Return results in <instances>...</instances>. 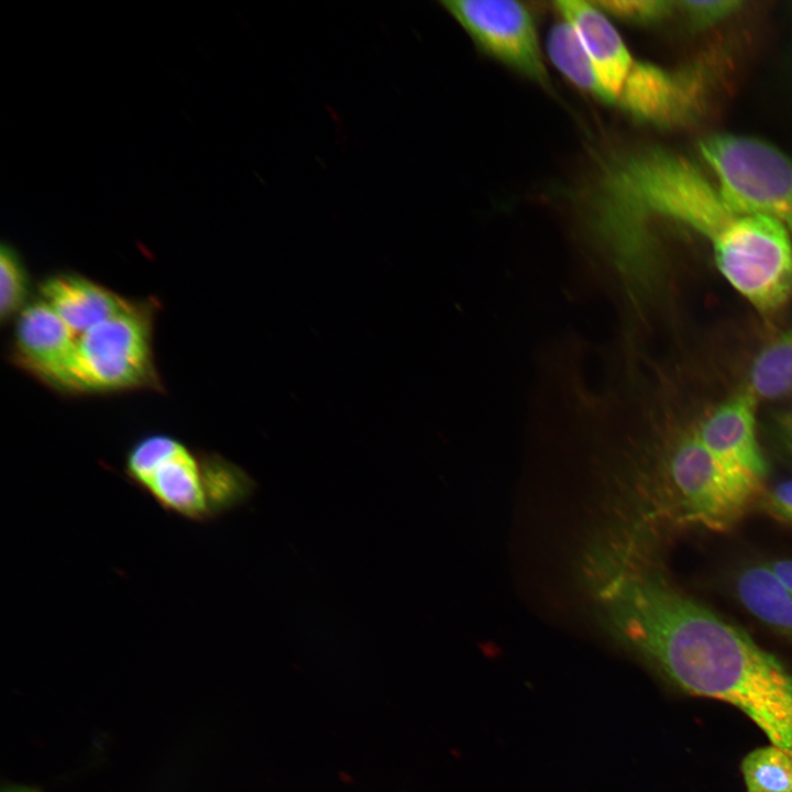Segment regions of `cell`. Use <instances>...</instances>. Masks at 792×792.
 <instances>
[{
  "mask_svg": "<svg viewBox=\"0 0 792 792\" xmlns=\"http://www.w3.org/2000/svg\"><path fill=\"white\" fill-rule=\"evenodd\" d=\"M608 627L684 691L735 705L792 757V674L623 543L586 561Z\"/></svg>",
  "mask_w": 792,
  "mask_h": 792,
  "instance_id": "6da1fadb",
  "label": "cell"
},
{
  "mask_svg": "<svg viewBox=\"0 0 792 792\" xmlns=\"http://www.w3.org/2000/svg\"><path fill=\"white\" fill-rule=\"evenodd\" d=\"M123 474L164 512L207 524L245 505L256 481L216 452L194 450L167 433L141 437L125 453Z\"/></svg>",
  "mask_w": 792,
  "mask_h": 792,
  "instance_id": "7a4b0ae2",
  "label": "cell"
},
{
  "mask_svg": "<svg viewBox=\"0 0 792 792\" xmlns=\"http://www.w3.org/2000/svg\"><path fill=\"white\" fill-rule=\"evenodd\" d=\"M657 487L680 519L712 531L733 528L765 491L723 465L694 430L673 443Z\"/></svg>",
  "mask_w": 792,
  "mask_h": 792,
  "instance_id": "3957f363",
  "label": "cell"
},
{
  "mask_svg": "<svg viewBox=\"0 0 792 792\" xmlns=\"http://www.w3.org/2000/svg\"><path fill=\"white\" fill-rule=\"evenodd\" d=\"M717 268L758 311L772 314L792 298V240L778 220L739 213L712 242Z\"/></svg>",
  "mask_w": 792,
  "mask_h": 792,
  "instance_id": "277c9868",
  "label": "cell"
},
{
  "mask_svg": "<svg viewBox=\"0 0 792 792\" xmlns=\"http://www.w3.org/2000/svg\"><path fill=\"white\" fill-rule=\"evenodd\" d=\"M152 307L133 301L76 340L67 392H117L157 386Z\"/></svg>",
  "mask_w": 792,
  "mask_h": 792,
  "instance_id": "5b68a950",
  "label": "cell"
},
{
  "mask_svg": "<svg viewBox=\"0 0 792 792\" xmlns=\"http://www.w3.org/2000/svg\"><path fill=\"white\" fill-rule=\"evenodd\" d=\"M698 151L730 205L778 220L792 235V158L761 140L715 134Z\"/></svg>",
  "mask_w": 792,
  "mask_h": 792,
  "instance_id": "8992f818",
  "label": "cell"
},
{
  "mask_svg": "<svg viewBox=\"0 0 792 792\" xmlns=\"http://www.w3.org/2000/svg\"><path fill=\"white\" fill-rule=\"evenodd\" d=\"M439 4L486 53L544 86L535 23L527 8L513 0H444Z\"/></svg>",
  "mask_w": 792,
  "mask_h": 792,
  "instance_id": "52a82bcc",
  "label": "cell"
},
{
  "mask_svg": "<svg viewBox=\"0 0 792 792\" xmlns=\"http://www.w3.org/2000/svg\"><path fill=\"white\" fill-rule=\"evenodd\" d=\"M707 91V76L700 68L667 70L635 62L616 102L638 120L674 125L700 114Z\"/></svg>",
  "mask_w": 792,
  "mask_h": 792,
  "instance_id": "ba28073f",
  "label": "cell"
},
{
  "mask_svg": "<svg viewBox=\"0 0 792 792\" xmlns=\"http://www.w3.org/2000/svg\"><path fill=\"white\" fill-rule=\"evenodd\" d=\"M758 398L744 385L695 429L701 443L730 472L763 487L768 463L757 437Z\"/></svg>",
  "mask_w": 792,
  "mask_h": 792,
  "instance_id": "9c48e42d",
  "label": "cell"
},
{
  "mask_svg": "<svg viewBox=\"0 0 792 792\" xmlns=\"http://www.w3.org/2000/svg\"><path fill=\"white\" fill-rule=\"evenodd\" d=\"M77 337L41 298L19 314L13 333L14 360L46 384L68 389Z\"/></svg>",
  "mask_w": 792,
  "mask_h": 792,
  "instance_id": "30bf717a",
  "label": "cell"
},
{
  "mask_svg": "<svg viewBox=\"0 0 792 792\" xmlns=\"http://www.w3.org/2000/svg\"><path fill=\"white\" fill-rule=\"evenodd\" d=\"M554 4L575 29L603 86L616 102L635 64L619 33L593 2L560 0Z\"/></svg>",
  "mask_w": 792,
  "mask_h": 792,
  "instance_id": "8fae6325",
  "label": "cell"
},
{
  "mask_svg": "<svg viewBox=\"0 0 792 792\" xmlns=\"http://www.w3.org/2000/svg\"><path fill=\"white\" fill-rule=\"evenodd\" d=\"M40 294L76 337L121 314L133 302L87 277L66 273L45 279Z\"/></svg>",
  "mask_w": 792,
  "mask_h": 792,
  "instance_id": "7c38bea8",
  "label": "cell"
},
{
  "mask_svg": "<svg viewBox=\"0 0 792 792\" xmlns=\"http://www.w3.org/2000/svg\"><path fill=\"white\" fill-rule=\"evenodd\" d=\"M735 592L754 617L792 639V591L765 562L740 569L735 578Z\"/></svg>",
  "mask_w": 792,
  "mask_h": 792,
  "instance_id": "4fadbf2b",
  "label": "cell"
},
{
  "mask_svg": "<svg viewBox=\"0 0 792 792\" xmlns=\"http://www.w3.org/2000/svg\"><path fill=\"white\" fill-rule=\"evenodd\" d=\"M745 385L758 400L792 397V324L758 352Z\"/></svg>",
  "mask_w": 792,
  "mask_h": 792,
  "instance_id": "5bb4252c",
  "label": "cell"
},
{
  "mask_svg": "<svg viewBox=\"0 0 792 792\" xmlns=\"http://www.w3.org/2000/svg\"><path fill=\"white\" fill-rule=\"evenodd\" d=\"M547 46L552 63L565 78L607 103L615 102L603 86L575 29L568 21L557 23L551 29Z\"/></svg>",
  "mask_w": 792,
  "mask_h": 792,
  "instance_id": "9a60e30c",
  "label": "cell"
},
{
  "mask_svg": "<svg viewBox=\"0 0 792 792\" xmlns=\"http://www.w3.org/2000/svg\"><path fill=\"white\" fill-rule=\"evenodd\" d=\"M741 770L748 792H792V757L777 746L751 751Z\"/></svg>",
  "mask_w": 792,
  "mask_h": 792,
  "instance_id": "2e32d148",
  "label": "cell"
},
{
  "mask_svg": "<svg viewBox=\"0 0 792 792\" xmlns=\"http://www.w3.org/2000/svg\"><path fill=\"white\" fill-rule=\"evenodd\" d=\"M28 277L16 251L9 244L0 252V317L4 322L25 307Z\"/></svg>",
  "mask_w": 792,
  "mask_h": 792,
  "instance_id": "e0dca14e",
  "label": "cell"
},
{
  "mask_svg": "<svg viewBox=\"0 0 792 792\" xmlns=\"http://www.w3.org/2000/svg\"><path fill=\"white\" fill-rule=\"evenodd\" d=\"M602 11L630 22H650L666 15L671 3L653 0H604L593 1Z\"/></svg>",
  "mask_w": 792,
  "mask_h": 792,
  "instance_id": "ac0fdd59",
  "label": "cell"
},
{
  "mask_svg": "<svg viewBox=\"0 0 792 792\" xmlns=\"http://www.w3.org/2000/svg\"><path fill=\"white\" fill-rule=\"evenodd\" d=\"M682 9L696 28L715 24L732 15L743 6L740 1H683Z\"/></svg>",
  "mask_w": 792,
  "mask_h": 792,
  "instance_id": "d6986e66",
  "label": "cell"
},
{
  "mask_svg": "<svg viewBox=\"0 0 792 792\" xmlns=\"http://www.w3.org/2000/svg\"><path fill=\"white\" fill-rule=\"evenodd\" d=\"M758 505L772 517L792 524V480L765 490Z\"/></svg>",
  "mask_w": 792,
  "mask_h": 792,
  "instance_id": "ffe728a7",
  "label": "cell"
},
{
  "mask_svg": "<svg viewBox=\"0 0 792 792\" xmlns=\"http://www.w3.org/2000/svg\"><path fill=\"white\" fill-rule=\"evenodd\" d=\"M774 428L778 437L792 454V409L783 410L774 416Z\"/></svg>",
  "mask_w": 792,
  "mask_h": 792,
  "instance_id": "44dd1931",
  "label": "cell"
},
{
  "mask_svg": "<svg viewBox=\"0 0 792 792\" xmlns=\"http://www.w3.org/2000/svg\"><path fill=\"white\" fill-rule=\"evenodd\" d=\"M772 573L792 591V559L782 558L765 562Z\"/></svg>",
  "mask_w": 792,
  "mask_h": 792,
  "instance_id": "7402d4cb",
  "label": "cell"
},
{
  "mask_svg": "<svg viewBox=\"0 0 792 792\" xmlns=\"http://www.w3.org/2000/svg\"><path fill=\"white\" fill-rule=\"evenodd\" d=\"M10 792H34V791H30V790H25V789H24V790H14V791H10Z\"/></svg>",
  "mask_w": 792,
  "mask_h": 792,
  "instance_id": "603a6c76",
  "label": "cell"
}]
</instances>
